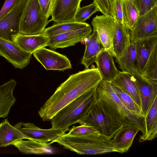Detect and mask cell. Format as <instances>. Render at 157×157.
Returning <instances> with one entry per match:
<instances>
[{"mask_svg":"<svg viewBox=\"0 0 157 157\" xmlns=\"http://www.w3.org/2000/svg\"><path fill=\"white\" fill-rule=\"evenodd\" d=\"M102 80L97 68L85 69L71 75L45 102L38 113L43 121L51 120L61 109Z\"/></svg>","mask_w":157,"mask_h":157,"instance_id":"1","label":"cell"},{"mask_svg":"<svg viewBox=\"0 0 157 157\" xmlns=\"http://www.w3.org/2000/svg\"><path fill=\"white\" fill-rule=\"evenodd\" d=\"M96 99L105 115L114 125L134 127L145 132L144 118L127 109L113 90L109 82L102 80L96 90Z\"/></svg>","mask_w":157,"mask_h":157,"instance_id":"2","label":"cell"},{"mask_svg":"<svg viewBox=\"0 0 157 157\" xmlns=\"http://www.w3.org/2000/svg\"><path fill=\"white\" fill-rule=\"evenodd\" d=\"M98 86L87 91L59 111L51 120L52 127L67 131L70 126L83 119L95 99Z\"/></svg>","mask_w":157,"mask_h":157,"instance_id":"3","label":"cell"},{"mask_svg":"<svg viewBox=\"0 0 157 157\" xmlns=\"http://www.w3.org/2000/svg\"><path fill=\"white\" fill-rule=\"evenodd\" d=\"M54 142L79 154L94 155L115 152L112 139L101 134L73 136L65 134L52 143Z\"/></svg>","mask_w":157,"mask_h":157,"instance_id":"4","label":"cell"},{"mask_svg":"<svg viewBox=\"0 0 157 157\" xmlns=\"http://www.w3.org/2000/svg\"><path fill=\"white\" fill-rule=\"evenodd\" d=\"M135 44L137 68L140 74L143 78L157 80V36Z\"/></svg>","mask_w":157,"mask_h":157,"instance_id":"5","label":"cell"},{"mask_svg":"<svg viewBox=\"0 0 157 157\" xmlns=\"http://www.w3.org/2000/svg\"><path fill=\"white\" fill-rule=\"evenodd\" d=\"M49 22L43 13L38 0H28L21 17L20 33L28 35L42 34Z\"/></svg>","mask_w":157,"mask_h":157,"instance_id":"6","label":"cell"},{"mask_svg":"<svg viewBox=\"0 0 157 157\" xmlns=\"http://www.w3.org/2000/svg\"><path fill=\"white\" fill-rule=\"evenodd\" d=\"M81 125L92 126L100 134L109 139H112L122 127L113 124L105 115L98 102L95 99L86 115L78 122Z\"/></svg>","mask_w":157,"mask_h":157,"instance_id":"7","label":"cell"},{"mask_svg":"<svg viewBox=\"0 0 157 157\" xmlns=\"http://www.w3.org/2000/svg\"><path fill=\"white\" fill-rule=\"evenodd\" d=\"M129 34L130 43L134 44L157 36V5L145 14L139 16Z\"/></svg>","mask_w":157,"mask_h":157,"instance_id":"8","label":"cell"},{"mask_svg":"<svg viewBox=\"0 0 157 157\" xmlns=\"http://www.w3.org/2000/svg\"><path fill=\"white\" fill-rule=\"evenodd\" d=\"M28 1L21 0L9 13L0 19V38L13 41L14 38L20 33L21 17Z\"/></svg>","mask_w":157,"mask_h":157,"instance_id":"9","label":"cell"},{"mask_svg":"<svg viewBox=\"0 0 157 157\" xmlns=\"http://www.w3.org/2000/svg\"><path fill=\"white\" fill-rule=\"evenodd\" d=\"M91 25L93 29L97 32L101 44L113 56L112 43L115 25L114 18L109 14L97 15L93 18Z\"/></svg>","mask_w":157,"mask_h":157,"instance_id":"10","label":"cell"},{"mask_svg":"<svg viewBox=\"0 0 157 157\" xmlns=\"http://www.w3.org/2000/svg\"><path fill=\"white\" fill-rule=\"evenodd\" d=\"M14 126L29 140L44 143L51 142L52 143L59 137L65 134L67 131L52 127L48 129H42L33 123L22 122H19Z\"/></svg>","mask_w":157,"mask_h":157,"instance_id":"11","label":"cell"},{"mask_svg":"<svg viewBox=\"0 0 157 157\" xmlns=\"http://www.w3.org/2000/svg\"><path fill=\"white\" fill-rule=\"evenodd\" d=\"M33 54L46 70L63 71L72 67L66 56L45 47L37 50Z\"/></svg>","mask_w":157,"mask_h":157,"instance_id":"12","label":"cell"},{"mask_svg":"<svg viewBox=\"0 0 157 157\" xmlns=\"http://www.w3.org/2000/svg\"><path fill=\"white\" fill-rule=\"evenodd\" d=\"M32 54L21 49L13 41L0 38V56L15 68L22 69L28 65Z\"/></svg>","mask_w":157,"mask_h":157,"instance_id":"13","label":"cell"},{"mask_svg":"<svg viewBox=\"0 0 157 157\" xmlns=\"http://www.w3.org/2000/svg\"><path fill=\"white\" fill-rule=\"evenodd\" d=\"M82 0H53L51 19L54 24L75 21L76 13Z\"/></svg>","mask_w":157,"mask_h":157,"instance_id":"14","label":"cell"},{"mask_svg":"<svg viewBox=\"0 0 157 157\" xmlns=\"http://www.w3.org/2000/svg\"><path fill=\"white\" fill-rule=\"evenodd\" d=\"M92 29L90 26L84 28L72 30L58 35L48 37L47 46L56 49L74 46L82 42L91 35Z\"/></svg>","mask_w":157,"mask_h":157,"instance_id":"15","label":"cell"},{"mask_svg":"<svg viewBox=\"0 0 157 157\" xmlns=\"http://www.w3.org/2000/svg\"><path fill=\"white\" fill-rule=\"evenodd\" d=\"M136 83L140 97L141 109L145 117L157 98V80L136 78Z\"/></svg>","mask_w":157,"mask_h":157,"instance_id":"16","label":"cell"},{"mask_svg":"<svg viewBox=\"0 0 157 157\" xmlns=\"http://www.w3.org/2000/svg\"><path fill=\"white\" fill-rule=\"evenodd\" d=\"M115 18V25L113 40V57L117 59L127 52L130 44L129 29L124 24Z\"/></svg>","mask_w":157,"mask_h":157,"instance_id":"17","label":"cell"},{"mask_svg":"<svg viewBox=\"0 0 157 157\" xmlns=\"http://www.w3.org/2000/svg\"><path fill=\"white\" fill-rule=\"evenodd\" d=\"M136 78L130 73L119 71L115 78L109 82L128 95L141 109L140 100L136 83Z\"/></svg>","mask_w":157,"mask_h":157,"instance_id":"18","label":"cell"},{"mask_svg":"<svg viewBox=\"0 0 157 157\" xmlns=\"http://www.w3.org/2000/svg\"><path fill=\"white\" fill-rule=\"evenodd\" d=\"M139 131L138 128L134 127L123 126L112 139L115 152L123 154L128 151Z\"/></svg>","mask_w":157,"mask_h":157,"instance_id":"19","label":"cell"},{"mask_svg":"<svg viewBox=\"0 0 157 157\" xmlns=\"http://www.w3.org/2000/svg\"><path fill=\"white\" fill-rule=\"evenodd\" d=\"M94 62L103 80L111 81L119 71L115 64L113 56L103 47Z\"/></svg>","mask_w":157,"mask_h":157,"instance_id":"20","label":"cell"},{"mask_svg":"<svg viewBox=\"0 0 157 157\" xmlns=\"http://www.w3.org/2000/svg\"><path fill=\"white\" fill-rule=\"evenodd\" d=\"M49 40L44 34L28 35L19 33L14 38L13 41L23 51L33 54L37 50L47 46Z\"/></svg>","mask_w":157,"mask_h":157,"instance_id":"21","label":"cell"},{"mask_svg":"<svg viewBox=\"0 0 157 157\" xmlns=\"http://www.w3.org/2000/svg\"><path fill=\"white\" fill-rule=\"evenodd\" d=\"M116 59L121 71L130 73L137 79L143 78L138 69L136 44L130 43L125 54L121 57Z\"/></svg>","mask_w":157,"mask_h":157,"instance_id":"22","label":"cell"},{"mask_svg":"<svg viewBox=\"0 0 157 157\" xmlns=\"http://www.w3.org/2000/svg\"><path fill=\"white\" fill-rule=\"evenodd\" d=\"M17 82L13 79L0 85V118L8 116L11 107L16 101L13 94Z\"/></svg>","mask_w":157,"mask_h":157,"instance_id":"23","label":"cell"},{"mask_svg":"<svg viewBox=\"0 0 157 157\" xmlns=\"http://www.w3.org/2000/svg\"><path fill=\"white\" fill-rule=\"evenodd\" d=\"M86 48L81 63L85 67V69L95 62L97 56L101 50L100 43L97 31L93 29L92 34L84 40Z\"/></svg>","mask_w":157,"mask_h":157,"instance_id":"24","label":"cell"},{"mask_svg":"<svg viewBox=\"0 0 157 157\" xmlns=\"http://www.w3.org/2000/svg\"><path fill=\"white\" fill-rule=\"evenodd\" d=\"M21 139L12 144L24 154H42L52 153L51 143H42L34 140Z\"/></svg>","mask_w":157,"mask_h":157,"instance_id":"25","label":"cell"},{"mask_svg":"<svg viewBox=\"0 0 157 157\" xmlns=\"http://www.w3.org/2000/svg\"><path fill=\"white\" fill-rule=\"evenodd\" d=\"M145 132L140 135L139 142L151 141L157 136V98L154 101L148 113L144 118Z\"/></svg>","mask_w":157,"mask_h":157,"instance_id":"26","label":"cell"},{"mask_svg":"<svg viewBox=\"0 0 157 157\" xmlns=\"http://www.w3.org/2000/svg\"><path fill=\"white\" fill-rule=\"evenodd\" d=\"M29 139L9 122L8 119L0 124V147H6L21 139Z\"/></svg>","mask_w":157,"mask_h":157,"instance_id":"27","label":"cell"},{"mask_svg":"<svg viewBox=\"0 0 157 157\" xmlns=\"http://www.w3.org/2000/svg\"><path fill=\"white\" fill-rule=\"evenodd\" d=\"M90 26L86 22L79 23L75 21L56 23L50 27L45 28L44 34L48 37L51 36Z\"/></svg>","mask_w":157,"mask_h":157,"instance_id":"28","label":"cell"},{"mask_svg":"<svg viewBox=\"0 0 157 157\" xmlns=\"http://www.w3.org/2000/svg\"><path fill=\"white\" fill-rule=\"evenodd\" d=\"M122 2L124 23L131 31L134 27L139 16V11L133 3L127 1Z\"/></svg>","mask_w":157,"mask_h":157,"instance_id":"29","label":"cell"},{"mask_svg":"<svg viewBox=\"0 0 157 157\" xmlns=\"http://www.w3.org/2000/svg\"><path fill=\"white\" fill-rule=\"evenodd\" d=\"M110 84L114 92L126 108L136 115L144 118L145 116L141 108L132 98L119 87Z\"/></svg>","mask_w":157,"mask_h":157,"instance_id":"30","label":"cell"},{"mask_svg":"<svg viewBox=\"0 0 157 157\" xmlns=\"http://www.w3.org/2000/svg\"><path fill=\"white\" fill-rule=\"evenodd\" d=\"M99 11V9L95 1L94 0L92 3L80 7L77 11L74 21L79 23L85 22L86 21L96 12Z\"/></svg>","mask_w":157,"mask_h":157,"instance_id":"31","label":"cell"},{"mask_svg":"<svg viewBox=\"0 0 157 157\" xmlns=\"http://www.w3.org/2000/svg\"><path fill=\"white\" fill-rule=\"evenodd\" d=\"M67 134L73 136H88L101 134L98 130L94 127L84 125H81L76 127L73 126L69 130Z\"/></svg>","mask_w":157,"mask_h":157,"instance_id":"32","label":"cell"},{"mask_svg":"<svg viewBox=\"0 0 157 157\" xmlns=\"http://www.w3.org/2000/svg\"><path fill=\"white\" fill-rule=\"evenodd\" d=\"M21 0H6L0 10V19L9 13Z\"/></svg>","mask_w":157,"mask_h":157,"instance_id":"33","label":"cell"},{"mask_svg":"<svg viewBox=\"0 0 157 157\" xmlns=\"http://www.w3.org/2000/svg\"><path fill=\"white\" fill-rule=\"evenodd\" d=\"M53 0H38L42 12L48 18L51 15Z\"/></svg>","mask_w":157,"mask_h":157,"instance_id":"34","label":"cell"},{"mask_svg":"<svg viewBox=\"0 0 157 157\" xmlns=\"http://www.w3.org/2000/svg\"><path fill=\"white\" fill-rule=\"evenodd\" d=\"M157 5V0H142L139 10V16L145 14Z\"/></svg>","mask_w":157,"mask_h":157,"instance_id":"35","label":"cell"},{"mask_svg":"<svg viewBox=\"0 0 157 157\" xmlns=\"http://www.w3.org/2000/svg\"><path fill=\"white\" fill-rule=\"evenodd\" d=\"M100 12L103 14L107 15L109 14V0H98Z\"/></svg>","mask_w":157,"mask_h":157,"instance_id":"36","label":"cell"},{"mask_svg":"<svg viewBox=\"0 0 157 157\" xmlns=\"http://www.w3.org/2000/svg\"><path fill=\"white\" fill-rule=\"evenodd\" d=\"M121 1H128L133 3L137 7L139 11L142 0H121Z\"/></svg>","mask_w":157,"mask_h":157,"instance_id":"37","label":"cell"}]
</instances>
